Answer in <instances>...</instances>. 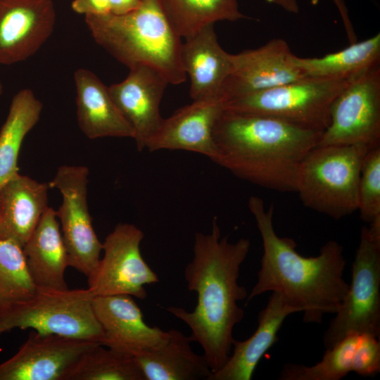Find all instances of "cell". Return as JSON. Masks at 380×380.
Wrapping results in <instances>:
<instances>
[{
    "instance_id": "cell-32",
    "label": "cell",
    "mask_w": 380,
    "mask_h": 380,
    "mask_svg": "<svg viewBox=\"0 0 380 380\" xmlns=\"http://www.w3.org/2000/svg\"><path fill=\"white\" fill-rule=\"evenodd\" d=\"M141 0H73L72 9L80 14L120 15L137 8Z\"/></svg>"
},
{
    "instance_id": "cell-7",
    "label": "cell",
    "mask_w": 380,
    "mask_h": 380,
    "mask_svg": "<svg viewBox=\"0 0 380 380\" xmlns=\"http://www.w3.org/2000/svg\"><path fill=\"white\" fill-rule=\"evenodd\" d=\"M353 78L306 77L227 101L223 108L234 112L267 115L323 132L329 125L334 101Z\"/></svg>"
},
{
    "instance_id": "cell-5",
    "label": "cell",
    "mask_w": 380,
    "mask_h": 380,
    "mask_svg": "<svg viewBox=\"0 0 380 380\" xmlns=\"http://www.w3.org/2000/svg\"><path fill=\"white\" fill-rule=\"evenodd\" d=\"M363 145H317L302 160L296 192L303 204L335 220L358 208V183Z\"/></svg>"
},
{
    "instance_id": "cell-18",
    "label": "cell",
    "mask_w": 380,
    "mask_h": 380,
    "mask_svg": "<svg viewBox=\"0 0 380 380\" xmlns=\"http://www.w3.org/2000/svg\"><path fill=\"white\" fill-rule=\"evenodd\" d=\"M185 40L181 61L189 77L191 98L222 99V88L231 69V53L220 45L214 25L204 27Z\"/></svg>"
},
{
    "instance_id": "cell-15",
    "label": "cell",
    "mask_w": 380,
    "mask_h": 380,
    "mask_svg": "<svg viewBox=\"0 0 380 380\" xmlns=\"http://www.w3.org/2000/svg\"><path fill=\"white\" fill-rule=\"evenodd\" d=\"M55 22L51 0H0V64L34 54L52 34Z\"/></svg>"
},
{
    "instance_id": "cell-28",
    "label": "cell",
    "mask_w": 380,
    "mask_h": 380,
    "mask_svg": "<svg viewBox=\"0 0 380 380\" xmlns=\"http://www.w3.org/2000/svg\"><path fill=\"white\" fill-rule=\"evenodd\" d=\"M37 291L23 247L0 239V308L25 300Z\"/></svg>"
},
{
    "instance_id": "cell-22",
    "label": "cell",
    "mask_w": 380,
    "mask_h": 380,
    "mask_svg": "<svg viewBox=\"0 0 380 380\" xmlns=\"http://www.w3.org/2000/svg\"><path fill=\"white\" fill-rule=\"evenodd\" d=\"M23 249L38 290L68 289L65 279L68 255L55 210L48 207Z\"/></svg>"
},
{
    "instance_id": "cell-4",
    "label": "cell",
    "mask_w": 380,
    "mask_h": 380,
    "mask_svg": "<svg viewBox=\"0 0 380 380\" xmlns=\"http://www.w3.org/2000/svg\"><path fill=\"white\" fill-rule=\"evenodd\" d=\"M84 18L95 42L129 68H152L172 84L186 81L181 37L157 0H141L137 8L123 15H85Z\"/></svg>"
},
{
    "instance_id": "cell-13",
    "label": "cell",
    "mask_w": 380,
    "mask_h": 380,
    "mask_svg": "<svg viewBox=\"0 0 380 380\" xmlns=\"http://www.w3.org/2000/svg\"><path fill=\"white\" fill-rule=\"evenodd\" d=\"M96 341L35 331L11 358L0 364V380H64Z\"/></svg>"
},
{
    "instance_id": "cell-34",
    "label": "cell",
    "mask_w": 380,
    "mask_h": 380,
    "mask_svg": "<svg viewBox=\"0 0 380 380\" xmlns=\"http://www.w3.org/2000/svg\"><path fill=\"white\" fill-rule=\"evenodd\" d=\"M2 91H3V87H2V84H1V82H0V95H1V93H2Z\"/></svg>"
},
{
    "instance_id": "cell-17",
    "label": "cell",
    "mask_w": 380,
    "mask_h": 380,
    "mask_svg": "<svg viewBox=\"0 0 380 380\" xmlns=\"http://www.w3.org/2000/svg\"><path fill=\"white\" fill-rule=\"evenodd\" d=\"M220 99L195 100L176 110L163 122L146 148L150 152L160 150H183L215 157L213 137L215 124L223 110Z\"/></svg>"
},
{
    "instance_id": "cell-10",
    "label": "cell",
    "mask_w": 380,
    "mask_h": 380,
    "mask_svg": "<svg viewBox=\"0 0 380 380\" xmlns=\"http://www.w3.org/2000/svg\"><path fill=\"white\" fill-rule=\"evenodd\" d=\"M89 169L82 165H62L48 183L58 189L63 201L56 215L61 225L69 266L89 278L95 271L103 251L92 225L87 203Z\"/></svg>"
},
{
    "instance_id": "cell-27",
    "label": "cell",
    "mask_w": 380,
    "mask_h": 380,
    "mask_svg": "<svg viewBox=\"0 0 380 380\" xmlns=\"http://www.w3.org/2000/svg\"><path fill=\"white\" fill-rule=\"evenodd\" d=\"M64 380H145L134 357L98 343L84 353Z\"/></svg>"
},
{
    "instance_id": "cell-24",
    "label": "cell",
    "mask_w": 380,
    "mask_h": 380,
    "mask_svg": "<svg viewBox=\"0 0 380 380\" xmlns=\"http://www.w3.org/2000/svg\"><path fill=\"white\" fill-rule=\"evenodd\" d=\"M42 107L30 89H21L13 97L0 131V188L19 173L18 160L22 143L37 123Z\"/></svg>"
},
{
    "instance_id": "cell-2",
    "label": "cell",
    "mask_w": 380,
    "mask_h": 380,
    "mask_svg": "<svg viewBox=\"0 0 380 380\" xmlns=\"http://www.w3.org/2000/svg\"><path fill=\"white\" fill-rule=\"evenodd\" d=\"M248 205L262 238L263 253L247 302L271 291L303 312L305 323H321L325 314H335L349 287L343 279V247L331 240L318 255L304 257L296 251L292 239L276 233L272 205L266 209L262 199L255 196L250 197Z\"/></svg>"
},
{
    "instance_id": "cell-1",
    "label": "cell",
    "mask_w": 380,
    "mask_h": 380,
    "mask_svg": "<svg viewBox=\"0 0 380 380\" xmlns=\"http://www.w3.org/2000/svg\"><path fill=\"white\" fill-rule=\"evenodd\" d=\"M250 247L248 239L230 242L227 236L221 237L216 218L210 232H196L193 258L184 269L188 289L197 294L196 308L191 312L180 307L167 308L191 329L190 336L203 348L213 373L228 360L235 340L234 328L244 317L238 302L248 294L238 279Z\"/></svg>"
},
{
    "instance_id": "cell-9",
    "label": "cell",
    "mask_w": 380,
    "mask_h": 380,
    "mask_svg": "<svg viewBox=\"0 0 380 380\" xmlns=\"http://www.w3.org/2000/svg\"><path fill=\"white\" fill-rule=\"evenodd\" d=\"M380 146V65L353 77L334 101L318 145Z\"/></svg>"
},
{
    "instance_id": "cell-23",
    "label": "cell",
    "mask_w": 380,
    "mask_h": 380,
    "mask_svg": "<svg viewBox=\"0 0 380 380\" xmlns=\"http://www.w3.org/2000/svg\"><path fill=\"white\" fill-rule=\"evenodd\" d=\"M192 341L179 330H169L160 347L135 357L144 379L209 380L213 372L204 355L192 350Z\"/></svg>"
},
{
    "instance_id": "cell-6",
    "label": "cell",
    "mask_w": 380,
    "mask_h": 380,
    "mask_svg": "<svg viewBox=\"0 0 380 380\" xmlns=\"http://www.w3.org/2000/svg\"><path fill=\"white\" fill-rule=\"evenodd\" d=\"M87 289L38 290L32 297L0 308V336L14 329L90 340L101 344L103 333Z\"/></svg>"
},
{
    "instance_id": "cell-8",
    "label": "cell",
    "mask_w": 380,
    "mask_h": 380,
    "mask_svg": "<svg viewBox=\"0 0 380 380\" xmlns=\"http://www.w3.org/2000/svg\"><path fill=\"white\" fill-rule=\"evenodd\" d=\"M335 317L323 336L325 349L350 335H380V238L367 227L352 265V279Z\"/></svg>"
},
{
    "instance_id": "cell-33",
    "label": "cell",
    "mask_w": 380,
    "mask_h": 380,
    "mask_svg": "<svg viewBox=\"0 0 380 380\" xmlns=\"http://www.w3.org/2000/svg\"><path fill=\"white\" fill-rule=\"evenodd\" d=\"M270 3H273L286 11L291 13H298L299 11V6L297 0H267Z\"/></svg>"
},
{
    "instance_id": "cell-31",
    "label": "cell",
    "mask_w": 380,
    "mask_h": 380,
    "mask_svg": "<svg viewBox=\"0 0 380 380\" xmlns=\"http://www.w3.org/2000/svg\"><path fill=\"white\" fill-rule=\"evenodd\" d=\"M351 372L363 377H373L380 372L379 337L369 334L360 335L353 353Z\"/></svg>"
},
{
    "instance_id": "cell-3",
    "label": "cell",
    "mask_w": 380,
    "mask_h": 380,
    "mask_svg": "<svg viewBox=\"0 0 380 380\" xmlns=\"http://www.w3.org/2000/svg\"><path fill=\"white\" fill-rule=\"evenodd\" d=\"M322 134L275 118L223 108L213 129V161L254 184L296 192L299 166Z\"/></svg>"
},
{
    "instance_id": "cell-20",
    "label": "cell",
    "mask_w": 380,
    "mask_h": 380,
    "mask_svg": "<svg viewBox=\"0 0 380 380\" xmlns=\"http://www.w3.org/2000/svg\"><path fill=\"white\" fill-rule=\"evenodd\" d=\"M49 189L19 173L0 188V239L24 246L49 207Z\"/></svg>"
},
{
    "instance_id": "cell-12",
    "label": "cell",
    "mask_w": 380,
    "mask_h": 380,
    "mask_svg": "<svg viewBox=\"0 0 380 380\" xmlns=\"http://www.w3.org/2000/svg\"><path fill=\"white\" fill-rule=\"evenodd\" d=\"M294 56L280 38L231 54V69L221 92L223 103L306 77Z\"/></svg>"
},
{
    "instance_id": "cell-11",
    "label": "cell",
    "mask_w": 380,
    "mask_h": 380,
    "mask_svg": "<svg viewBox=\"0 0 380 380\" xmlns=\"http://www.w3.org/2000/svg\"><path fill=\"white\" fill-rule=\"evenodd\" d=\"M144 236L139 228L129 223L117 224L106 236L103 256L87 278L93 296L125 294L142 300L147 297L145 286L159 279L141 255Z\"/></svg>"
},
{
    "instance_id": "cell-25",
    "label": "cell",
    "mask_w": 380,
    "mask_h": 380,
    "mask_svg": "<svg viewBox=\"0 0 380 380\" xmlns=\"http://www.w3.org/2000/svg\"><path fill=\"white\" fill-rule=\"evenodd\" d=\"M294 61L307 77L350 79L380 65V33L336 53L320 58H300Z\"/></svg>"
},
{
    "instance_id": "cell-29",
    "label": "cell",
    "mask_w": 380,
    "mask_h": 380,
    "mask_svg": "<svg viewBox=\"0 0 380 380\" xmlns=\"http://www.w3.org/2000/svg\"><path fill=\"white\" fill-rule=\"evenodd\" d=\"M360 335L348 336L326 349L322 360L312 366L286 364L280 380H340L351 372L353 353Z\"/></svg>"
},
{
    "instance_id": "cell-19",
    "label": "cell",
    "mask_w": 380,
    "mask_h": 380,
    "mask_svg": "<svg viewBox=\"0 0 380 380\" xmlns=\"http://www.w3.org/2000/svg\"><path fill=\"white\" fill-rule=\"evenodd\" d=\"M299 310L278 293L272 292L266 306L259 312L258 327L246 340H234L224 365L209 380H250L262 356L277 341L285 319Z\"/></svg>"
},
{
    "instance_id": "cell-16",
    "label": "cell",
    "mask_w": 380,
    "mask_h": 380,
    "mask_svg": "<svg viewBox=\"0 0 380 380\" xmlns=\"http://www.w3.org/2000/svg\"><path fill=\"white\" fill-rule=\"evenodd\" d=\"M168 84L155 69L137 65L129 68L124 80L108 87L113 101L134 130L139 151L146 148L163 122L160 104Z\"/></svg>"
},
{
    "instance_id": "cell-14",
    "label": "cell",
    "mask_w": 380,
    "mask_h": 380,
    "mask_svg": "<svg viewBox=\"0 0 380 380\" xmlns=\"http://www.w3.org/2000/svg\"><path fill=\"white\" fill-rule=\"evenodd\" d=\"M92 308L103 330L101 344L122 353L136 357L158 348L168 337V331L145 322L131 296H94Z\"/></svg>"
},
{
    "instance_id": "cell-30",
    "label": "cell",
    "mask_w": 380,
    "mask_h": 380,
    "mask_svg": "<svg viewBox=\"0 0 380 380\" xmlns=\"http://www.w3.org/2000/svg\"><path fill=\"white\" fill-rule=\"evenodd\" d=\"M361 219L369 224L380 218V146L368 150L358 183V208Z\"/></svg>"
},
{
    "instance_id": "cell-26",
    "label": "cell",
    "mask_w": 380,
    "mask_h": 380,
    "mask_svg": "<svg viewBox=\"0 0 380 380\" xmlns=\"http://www.w3.org/2000/svg\"><path fill=\"white\" fill-rule=\"evenodd\" d=\"M168 22L184 39L221 20L247 18L237 0H157Z\"/></svg>"
},
{
    "instance_id": "cell-21",
    "label": "cell",
    "mask_w": 380,
    "mask_h": 380,
    "mask_svg": "<svg viewBox=\"0 0 380 380\" xmlns=\"http://www.w3.org/2000/svg\"><path fill=\"white\" fill-rule=\"evenodd\" d=\"M74 80L77 122L87 137L134 139V130L113 101L108 87L94 72L80 68Z\"/></svg>"
}]
</instances>
